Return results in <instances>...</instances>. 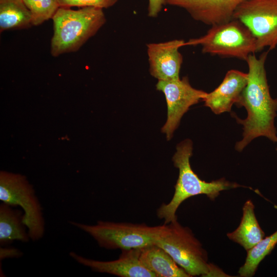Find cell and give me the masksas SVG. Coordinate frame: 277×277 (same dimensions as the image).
Wrapping results in <instances>:
<instances>
[{"mask_svg":"<svg viewBox=\"0 0 277 277\" xmlns=\"http://www.w3.org/2000/svg\"><path fill=\"white\" fill-rule=\"evenodd\" d=\"M269 51L258 58L251 54L246 60L248 67V82L235 105L244 107L247 116L241 120L235 117L243 126V138L236 143L235 149L241 151L251 141L265 136L277 142L274 120L277 114V98L270 93L265 65Z\"/></svg>","mask_w":277,"mask_h":277,"instance_id":"obj_1","label":"cell"},{"mask_svg":"<svg viewBox=\"0 0 277 277\" xmlns=\"http://www.w3.org/2000/svg\"><path fill=\"white\" fill-rule=\"evenodd\" d=\"M192 149V143L189 139L183 141L176 146L172 161L174 166L179 169V174L174 193L171 201L167 204H163L157 210L158 217L164 219L165 224L177 219L176 212L178 208L190 197L205 194L210 200L214 201L222 191L246 187L224 178L210 182L202 180L193 171L190 164Z\"/></svg>","mask_w":277,"mask_h":277,"instance_id":"obj_2","label":"cell"},{"mask_svg":"<svg viewBox=\"0 0 277 277\" xmlns=\"http://www.w3.org/2000/svg\"><path fill=\"white\" fill-rule=\"evenodd\" d=\"M103 9L86 7L78 10L60 7L52 17L54 32L51 54L57 56L78 50L105 24Z\"/></svg>","mask_w":277,"mask_h":277,"instance_id":"obj_3","label":"cell"},{"mask_svg":"<svg viewBox=\"0 0 277 277\" xmlns=\"http://www.w3.org/2000/svg\"><path fill=\"white\" fill-rule=\"evenodd\" d=\"M69 223L91 236L101 247L110 250L138 249L155 244L168 229V224H165L150 226L145 224L103 221L95 225Z\"/></svg>","mask_w":277,"mask_h":277,"instance_id":"obj_4","label":"cell"},{"mask_svg":"<svg viewBox=\"0 0 277 277\" xmlns=\"http://www.w3.org/2000/svg\"><path fill=\"white\" fill-rule=\"evenodd\" d=\"M168 226V231L155 244L168 252L191 276H226L208 263L207 251L189 228L182 226L177 219Z\"/></svg>","mask_w":277,"mask_h":277,"instance_id":"obj_5","label":"cell"},{"mask_svg":"<svg viewBox=\"0 0 277 277\" xmlns=\"http://www.w3.org/2000/svg\"><path fill=\"white\" fill-rule=\"evenodd\" d=\"M185 46H201L204 53L245 61L249 55L257 52L256 40L251 32L234 18L211 26L205 35L190 39Z\"/></svg>","mask_w":277,"mask_h":277,"instance_id":"obj_6","label":"cell"},{"mask_svg":"<svg viewBox=\"0 0 277 277\" xmlns=\"http://www.w3.org/2000/svg\"><path fill=\"white\" fill-rule=\"evenodd\" d=\"M0 200L12 206L22 208L24 213V223L31 240L38 241L43 237L45 223L43 208L25 176L1 171Z\"/></svg>","mask_w":277,"mask_h":277,"instance_id":"obj_7","label":"cell"},{"mask_svg":"<svg viewBox=\"0 0 277 277\" xmlns=\"http://www.w3.org/2000/svg\"><path fill=\"white\" fill-rule=\"evenodd\" d=\"M232 18L241 22L251 32L257 52L277 47V0H247L237 8Z\"/></svg>","mask_w":277,"mask_h":277,"instance_id":"obj_8","label":"cell"},{"mask_svg":"<svg viewBox=\"0 0 277 277\" xmlns=\"http://www.w3.org/2000/svg\"><path fill=\"white\" fill-rule=\"evenodd\" d=\"M156 88L165 96L167 118L162 131L166 134L167 139L169 140L179 126L183 115L190 107L203 100L207 92L192 87L187 76L176 80L158 81Z\"/></svg>","mask_w":277,"mask_h":277,"instance_id":"obj_9","label":"cell"},{"mask_svg":"<svg viewBox=\"0 0 277 277\" xmlns=\"http://www.w3.org/2000/svg\"><path fill=\"white\" fill-rule=\"evenodd\" d=\"M146 46L151 76L158 81H169L180 78V72L183 59L179 49L185 46L184 40L176 39L149 43Z\"/></svg>","mask_w":277,"mask_h":277,"instance_id":"obj_10","label":"cell"},{"mask_svg":"<svg viewBox=\"0 0 277 277\" xmlns=\"http://www.w3.org/2000/svg\"><path fill=\"white\" fill-rule=\"evenodd\" d=\"M247 0H166L185 10L194 20L213 26L231 21L237 8Z\"/></svg>","mask_w":277,"mask_h":277,"instance_id":"obj_11","label":"cell"},{"mask_svg":"<svg viewBox=\"0 0 277 277\" xmlns=\"http://www.w3.org/2000/svg\"><path fill=\"white\" fill-rule=\"evenodd\" d=\"M70 256L78 263L92 271L121 277H156L146 268L139 259V248L123 250L118 259L102 261L84 257L71 251Z\"/></svg>","mask_w":277,"mask_h":277,"instance_id":"obj_12","label":"cell"},{"mask_svg":"<svg viewBox=\"0 0 277 277\" xmlns=\"http://www.w3.org/2000/svg\"><path fill=\"white\" fill-rule=\"evenodd\" d=\"M248 74L238 70L226 73L220 85L207 93L203 101L216 114L230 112L233 104L238 102L248 82Z\"/></svg>","mask_w":277,"mask_h":277,"instance_id":"obj_13","label":"cell"},{"mask_svg":"<svg viewBox=\"0 0 277 277\" xmlns=\"http://www.w3.org/2000/svg\"><path fill=\"white\" fill-rule=\"evenodd\" d=\"M142 265L156 277H190L165 250L156 244L139 248Z\"/></svg>","mask_w":277,"mask_h":277,"instance_id":"obj_14","label":"cell"},{"mask_svg":"<svg viewBox=\"0 0 277 277\" xmlns=\"http://www.w3.org/2000/svg\"><path fill=\"white\" fill-rule=\"evenodd\" d=\"M22 210L2 202L0 205V244L5 246L14 241L27 243L30 239L24 223Z\"/></svg>","mask_w":277,"mask_h":277,"instance_id":"obj_15","label":"cell"},{"mask_svg":"<svg viewBox=\"0 0 277 277\" xmlns=\"http://www.w3.org/2000/svg\"><path fill=\"white\" fill-rule=\"evenodd\" d=\"M228 238L239 244L246 251L252 248L264 237L254 213V205L251 200L245 202L243 207V215L239 227L227 234Z\"/></svg>","mask_w":277,"mask_h":277,"instance_id":"obj_16","label":"cell"},{"mask_svg":"<svg viewBox=\"0 0 277 277\" xmlns=\"http://www.w3.org/2000/svg\"><path fill=\"white\" fill-rule=\"evenodd\" d=\"M32 25L31 14L23 0H0V31Z\"/></svg>","mask_w":277,"mask_h":277,"instance_id":"obj_17","label":"cell"},{"mask_svg":"<svg viewBox=\"0 0 277 277\" xmlns=\"http://www.w3.org/2000/svg\"><path fill=\"white\" fill-rule=\"evenodd\" d=\"M276 244L277 230L271 235L263 238L256 245L247 250L245 262L238 271L239 276H253L261 262L270 254Z\"/></svg>","mask_w":277,"mask_h":277,"instance_id":"obj_18","label":"cell"},{"mask_svg":"<svg viewBox=\"0 0 277 277\" xmlns=\"http://www.w3.org/2000/svg\"><path fill=\"white\" fill-rule=\"evenodd\" d=\"M31 14L32 25L37 26L52 18L60 7L57 0H23Z\"/></svg>","mask_w":277,"mask_h":277,"instance_id":"obj_19","label":"cell"},{"mask_svg":"<svg viewBox=\"0 0 277 277\" xmlns=\"http://www.w3.org/2000/svg\"><path fill=\"white\" fill-rule=\"evenodd\" d=\"M118 0H57L60 7H92L108 8L116 3Z\"/></svg>","mask_w":277,"mask_h":277,"instance_id":"obj_20","label":"cell"},{"mask_svg":"<svg viewBox=\"0 0 277 277\" xmlns=\"http://www.w3.org/2000/svg\"><path fill=\"white\" fill-rule=\"evenodd\" d=\"M166 4V0H148V15L151 17H156Z\"/></svg>","mask_w":277,"mask_h":277,"instance_id":"obj_21","label":"cell"},{"mask_svg":"<svg viewBox=\"0 0 277 277\" xmlns=\"http://www.w3.org/2000/svg\"><path fill=\"white\" fill-rule=\"evenodd\" d=\"M23 255V253L18 249L13 247L1 246L0 260H3L8 258H19Z\"/></svg>","mask_w":277,"mask_h":277,"instance_id":"obj_22","label":"cell"},{"mask_svg":"<svg viewBox=\"0 0 277 277\" xmlns=\"http://www.w3.org/2000/svg\"><path fill=\"white\" fill-rule=\"evenodd\" d=\"M276 151H277V147H276Z\"/></svg>","mask_w":277,"mask_h":277,"instance_id":"obj_23","label":"cell"}]
</instances>
